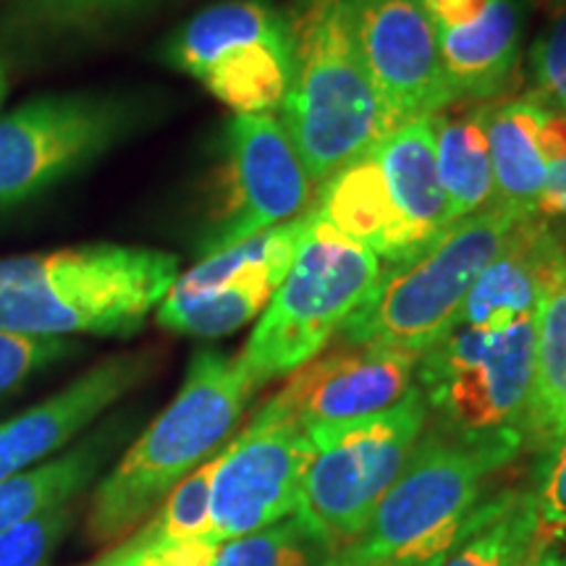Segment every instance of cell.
Returning <instances> with one entry per match:
<instances>
[{"mask_svg": "<svg viewBox=\"0 0 566 566\" xmlns=\"http://www.w3.org/2000/svg\"><path fill=\"white\" fill-rule=\"evenodd\" d=\"M179 279L171 252L82 244L0 260V331L132 336Z\"/></svg>", "mask_w": 566, "mask_h": 566, "instance_id": "cell-1", "label": "cell"}, {"mask_svg": "<svg viewBox=\"0 0 566 566\" xmlns=\"http://www.w3.org/2000/svg\"><path fill=\"white\" fill-rule=\"evenodd\" d=\"M254 391L239 357L197 352L171 405L97 485L87 514L90 541L118 543L145 525L184 478L221 454Z\"/></svg>", "mask_w": 566, "mask_h": 566, "instance_id": "cell-2", "label": "cell"}, {"mask_svg": "<svg viewBox=\"0 0 566 566\" xmlns=\"http://www.w3.org/2000/svg\"><path fill=\"white\" fill-rule=\"evenodd\" d=\"M281 124L315 189L388 134L354 30L352 0H294Z\"/></svg>", "mask_w": 566, "mask_h": 566, "instance_id": "cell-3", "label": "cell"}, {"mask_svg": "<svg viewBox=\"0 0 566 566\" xmlns=\"http://www.w3.org/2000/svg\"><path fill=\"white\" fill-rule=\"evenodd\" d=\"M512 459L438 430L422 433L363 533L317 566H438L483 504L488 480Z\"/></svg>", "mask_w": 566, "mask_h": 566, "instance_id": "cell-4", "label": "cell"}, {"mask_svg": "<svg viewBox=\"0 0 566 566\" xmlns=\"http://www.w3.org/2000/svg\"><path fill=\"white\" fill-rule=\"evenodd\" d=\"M438 433L520 457L533 441L535 315L499 331L457 325L417 363Z\"/></svg>", "mask_w": 566, "mask_h": 566, "instance_id": "cell-5", "label": "cell"}, {"mask_svg": "<svg viewBox=\"0 0 566 566\" xmlns=\"http://www.w3.org/2000/svg\"><path fill=\"white\" fill-rule=\"evenodd\" d=\"M520 218L499 205L451 223L433 244L399 265H384L378 283L342 328L346 346H384L422 357L457 328L467 296L504 250Z\"/></svg>", "mask_w": 566, "mask_h": 566, "instance_id": "cell-6", "label": "cell"}, {"mask_svg": "<svg viewBox=\"0 0 566 566\" xmlns=\"http://www.w3.org/2000/svg\"><path fill=\"white\" fill-rule=\"evenodd\" d=\"M380 273L384 265L365 244L344 237L310 208L294 263L239 354L252 384L260 388L321 357Z\"/></svg>", "mask_w": 566, "mask_h": 566, "instance_id": "cell-7", "label": "cell"}, {"mask_svg": "<svg viewBox=\"0 0 566 566\" xmlns=\"http://www.w3.org/2000/svg\"><path fill=\"white\" fill-rule=\"evenodd\" d=\"M428 420V405L420 388L412 386L386 412L307 430L313 459L304 472L294 520L323 556L363 533L412 459Z\"/></svg>", "mask_w": 566, "mask_h": 566, "instance_id": "cell-8", "label": "cell"}, {"mask_svg": "<svg viewBox=\"0 0 566 566\" xmlns=\"http://www.w3.org/2000/svg\"><path fill=\"white\" fill-rule=\"evenodd\" d=\"M166 61L202 84L233 116L281 108L292 80L286 13L271 0H221L184 21Z\"/></svg>", "mask_w": 566, "mask_h": 566, "instance_id": "cell-9", "label": "cell"}, {"mask_svg": "<svg viewBox=\"0 0 566 566\" xmlns=\"http://www.w3.org/2000/svg\"><path fill=\"white\" fill-rule=\"evenodd\" d=\"M134 122L129 101L90 92L40 95L0 113V210L51 192L116 147Z\"/></svg>", "mask_w": 566, "mask_h": 566, "instance_id": "cell-10", "label": "cell"}, {"mask_svg": "<svg viewBox=\"0 0 566 566\" xmlns=\"http://www.w3.org/2000/svg\"><path fill=\"white\" fill-rule=\"evenodd\" d=\"M310 459L313 441L307 430L268 399L216 457L210 483L212 535L226 543L294 516Z\"/></svg>", "mask_w": 566, "mask_h": 566, "instance_id": "cell-11", "label": "cell"}, {"mask_svg": "<svg viewBox=\"0 0 566 566\" xmlns=\"http://www.w3.org/2000/svg\"><path fill=\"white\" fill-rule=\"evenodd\" d=\"M307 216V212H304ZM304 216L273 226L205 258L179 279L155 310L166 331L221 338L263 315L300 250Z\"/></svg>", "mask_w": 566, "mask_h": 566, "instance_id": "cell-12", "label": "cell"}, {"mask_svg": "<svg viewBox=\"0 0 566 566\" xmlns=\"http://www.w3.org/2000/svg\"><path fill=\"white\" fill-rule=\"evenodd\" d=\"M315 184L281 118L233 116L223 134V200L200 252H221L313 208Z\"/></svg>", "mask_w": 566, "mask_h": 566, "instance_id": "cell-13", "label": "cell"}, {"mask_svg": "<svg viewBox=\"0 0 566 566\" xmlns=\"http://www.w3.org/2000/svg\"><path fill=\"white\" fill-rule=\"evenodd\" d=\"M352 17L388 132L457 103L420 0H352Z\"/></svg>", "mask_w": 566, "mask_h": 566, "instance_id": "cell-14", "label": "cell"}, {"mask_svg": "<svg viewBox=\"0 0 566 566\" xmlns=\"http://www.w3.org/2000/svg\"><path fill=\"white\" fill-rule=\"evenodd\" d=\"M417 354L384 346H346L289 375L273 401L304 430L386 412L412 391Z\"/></svg>", "mask_w": 566, "mask_h": 566, "instance_id": "cell-15", "label": "cell"}, {"mask_svg": "<svg viewBox=\"0 0 566 566\" xmlns=\"http://www.w3.org/2000/svg\"><path fill=\"white\" fill-rule=\"evenodd\" d=\"M150 373L147 354H116L11 420L0 422V483L51 462Z\"/></svg>", "mask_w": 566, "mask_h": 566, "instance_id": "cell-16", "label": "cell"}, {"mask_svg": "<svg viewBox=\"0 0 566 566\" xmlns=\"http://www.w3.org/2000/svg\"><path fill=\"white\" fill-rule=\"evenodd\" d=\"M436 32L454 101H493L509 90L520 63L516 0H420Z\"/></svg>", "mask_w": 566, "mask_h": 566, "instance_id": "cell-17", "label": "cell"}, {"mask_svg": "<svg viewBox=\"0 0 566 566\" xmlns=\"http://www.w3.org/2000/svg\"><path fill=\"white\" fill-rule=\"evenodd\" d=\"M564 268L566 237L551 223V216L520 218L504 250L480 273L457 325L499 331L533 317Z\"/></svg>", "mask_w": 566, "mask_h": 566, "instance_id": "cell-18", "label": "cell"}, {"mask_svg": "<svg viewBox=\"0 0 566 566\" xmlns=\"http://www.w3.org/2000/svg\"><path fill=\"white\" fill-rule=\"evenodd\" d=\"M386 189L415 242L424 250L454 223L436 160L433 118L409 122L370 147Z\"/></svg>", "mask_w": 566, "mask_h": 566, "instance_id": "cell-19", "label": "cell"}, {"mask_svg": "<svg viewBox=\"0 0 566 566\" xmlns=\"http://www.w3.org/2000/svg\"><path fill=\"white\" fill-rule=\"evenodd\" d=\"M546 105L533 97L480 108L493 166V205L516 216L543 212L548 163L541 150Z\"/></svg>", "mask_w": 566, "mask_h": 566, "instance_id": "cell-20", "label": "cell"}, {"mask_svg": "<svg viewBox=\"0 0 566 566\" xmlns=\"http://www.w3.org/2000/svg\"><path fill=\"white\" fill-rule=\"evenodd\" d=\"M433 134L438 176H441V187L454 223L491 208L493 166L483 122H480V108L459 113L446 108L436 113Z\"/></svg>", "mask_w": 566, "mask_h": 566, "instance_id": "cell-21", "label": "cell"}, {"mask_svg": "<svg viewBox=\"0 0 566 566\" xmlns=\"http://www.w3.org/2000/svg\"><path fill=\"white\" fill-rule=\"evenodd\" d=\"M113 436L97 433L51 462L0 483V533L40 512L74 504V499L97 478L108 457Z\"/></svg>", "mask_w": 566, "mask_h": 566, "instance_id": "cell-22", "label": "cell"}, {"mask_svg": "<svg viewBox=\"0 0 566 566\" xmlns=\"http://www.w3.org/2000/svg\"><path fill=\"white\" fill-rule=\"evenodd\" d=\"M533 556V501L530 491L512 488L485 495L438 566H525Z\"/></svg>", "mask_w": 566, "mask_h": 566, "instance_id": "cell-23", "label": "cell"}, {"mask_svg": "<svg viewBox=\"0 0 566 566\" xmlns=\"http://www.w3.org/2000/svg\"><path fill=\"white\" fill-rule=\"evenodd\" d=\"M566 428V268L535 313L533 441L543 446Z\"/></svg>", "mask_w": 566, "mask_h": 566, "instance_id": "cell-24", "label": "cell"}, {"mask_svg": "<svg viewBox=\"0 0 566 566\" xmlns=\"http://www.w3.org/2000/svg\"><path fill=\"white\" fill-rule=\"evenodd\" d=\"M323 551L294 516L221 543L212 566H317Z\"/></svg>", "mask_w": 566, "mask_h": 566, "instance_id": "cell-25", "label": "cell"}, {"mask_svg": "<svg viewBox=\"0 0 566 566\" xmlns=\"http://www.w3.org/2000/svg\"><path fill=\"white\" fill-rule=\"evenodd\" d=\"M535 483L530 491L535 520V554L566 546V428L537 446Z\"/></svg>", "mask_w": 566, "mask_h": 566, "instance_id": "cell-26", "label": "cell"}, {"mask_svg": "<svg viewBox=\"0 0 566 566\" xmlns=\"http://www.w3.org/2000/svg\"><path fill=\"white\" fill-rule=\"evenodd\" d=\"M216 470V457L205 462L200 470L184 478L171 493L163 499L158 512L153 514L155 527L163 541H192V537H216L212 535L210 516V483ZM218 541V537H216Z\"/></svg>", "mask_w": 566, "mask_h": 566, "instance_id": "cell-27", "label": "cell"}, {"mask_svg": "<svg viewBox=\"0 0 566 566\" xmlns=\"http://www.w3.org/2000/svg\"><path fill=\"white\" fill-rule=\"evenodd\" d=\"M76 346L71 338L24 336L0 331V399L17 394L34 375L45 373L61 359L74 354Z\"/></svg>", "mask_w": 566, "mask_h": 566, "instance_id": "cell-28", "label": "cell"}, {"mask_svg": "<svg viewBox=\"0 0 566 566\" xmlns=\"http://www.w3.org/2000/svg\"><path fill=\"white\" fill-rule=\"evenodd\" d=\"M74 522V504L40 512L0 533V566H48Z\"/></svg>", "mask_w": 566, "mask_h": 566, "instance_id": "cell-29", "label": "cell"}, {"mask_svg": "<svg viewBox=\"0 0 566 566\" xmlns=\"http://www.w3.org/2000/svg\"><path fill=\"white\" fill-rule=\"evenodd\" d=\"M142 0H17L13 17L42 32H76L101 27Z\"/></svg>", "mask_w": 566, "mask_h": 566, "instance_id": "cell-30", "label": "cell"}, {"mask_svg": "<svg viewBox=\"0 0 566 566\" xmlns=\"http://www.w3.org/2000/svg\"><path fill=\"white\" fill-rule=\"evenodd\" d=\"M533 101L566 116V9L554 13L546 32L535 40L533 53Z\"/></svg>", "mask_w": 566, "mask_h": 566, "instance_id": "cell-31", "label": "cell"}, {"mask_svg": "<svg viewBox=\"0 0 566 566\" xmlns=\"http://www.w3.org/2000/svg\"><path fill=\"white\" fill-rule=\"evenodd\" d=\"M218 548H221V541H216V537L163 541L158 527H155V541L139 566H212Z\"/></svg>", "mask_w": 566, "mask_h": 566, "instance_id": "cell-32", "label": "cell"}, {"mask_svg": "<svg viewBox=\"0 0 566 566\" xmlns=\"http://www.w3.org/2000/svg\"><path fill=\"white\" fill-rule=\"evenodd\" d=\"M153 541H155V522L147 520V525L134 530L126 541L118 543V546H113L108 554L84 566H139Z\"/></svg>", "mask_w": 566, "mask_h": 566, "instance_id": "cell-33", "label": "cell"}, {"mask_svg": "<svg viewBox=\"0 0 566 566\" xmlns=\"http://www.w3.org/2000/svg\"><path fill=\"white\" fill-rule=\"evenodd\" d=\"M543 216L566 218V155L548 166L546 197H543Z\"/></svg>", "mask_w": 566, "mask_h": 566, "instance_id": "cell-34", "label": "cell"}, {"mask_svg": "<svg viewBox=\"0 0 566 566\" xmlns=\"http://www.w3.org/2000/svg\"><path fill=\"white\" fill-rule=\"evenodd\" d=\"M525 566H566V554L556 548L541 551V554H535Z\"/></svg>", "mask_w": 566, "mask_h": 566, "instance_id": "cell-35", "label": "cell"}, {"mask_svg": "<svg viewBox=\"0 0 566 566\" xmlns=\"http://www.w3.org/2000/svg\"><path fill=\"white\" fill-rule=\"evenodd\" d=\"M537 3H541L543 9H548V11H554V13L566 9V0H537Z\"/></svg>", "mask_w": 566, "mask_h": 566, "instance_id": "cell-36", "label": "cell"}, {"mask_svg": "<svg viewBox=\"0 0 566 566\" xmlns=\"http://www.w3.org/2000/svg\"><path fill=\"white\" fill-rule=\"evenodd\" d=\"M6 95H9V80H6V69L3 63H0V105H3Z\"/></svg>", "mask_w": 566, "mask_h": 566, "instance_id": "cell-37", "label": "cell"}]
</instances>
